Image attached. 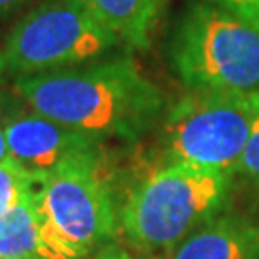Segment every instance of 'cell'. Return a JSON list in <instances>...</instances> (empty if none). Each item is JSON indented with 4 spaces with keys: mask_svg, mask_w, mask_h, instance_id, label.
I'll use <instances>...</instances> for the list:
<instances>
[{
    "mask_svg": "<svg viewBox=\"0 0 259 259\" xmlns=\"http://www.w3.org/2000/svg\"><path fill=\"white\" fill-rule=\"evenodd\" d=\"M232 175L163 163L129 188L117 204L119 232L140 253L171 251L205 221L219 215Z\"/></svg>",
    "mask_w": 259,
    "mask_h": 259,
    "instance_id": "7a4b0ae2",
    "label": "cell"
},
{
    "mask_svg": "<svg viewBox=\"0 0 259 259\" xmlns=\"http://www.w3.org/2000/svg\"><path fill=\"white\" fill-rule=\"evenodd\" d=\"M87 259H163L156 255V253H140V251H131L123 246H117L110 242L108 246L100 248L98 251H94L93 255H89Z\"/></svg>",
    "mask_w": 259,
    "mask_h": 259,
    "instance_id": "5bb4252c",
    "label": "cell"
},
{
    "mask_svg": "<svg viewBox=\"0 0 259 259\" xmlns=\"http://www.w3.org/2000/svg\"><path fill=\"white\" fill-rule=\"evenodd\" d=\"M37 186L8 211L0 213V257L48 259Z\"/></svg>",
    "mask_w": 259,
    "mask_h": 259,
    "instance_id": "30bf717a",
    "label": "cell"
},
{
    "mask_svg": "<svg viewBox=\"0 0 259 259\" xmlns=\"http://www.w3.org/2000/svg\"><path fill=\"white\" fill-rule=\"evenodd\" d=\"M207 2L221 6V8L259 25V0H207Z\"/></svg>",
    "mask_w": 259,
    "mask_h": 259,
    "instance_id": "4fadbf2b",
    "label": "cell"
},
{
    "mask_svg": "<svg viewBox=\"0 0 259 259\" xmlns=\"http://www.w3.org/2000/svg\"><path fill=\"white\" fill-rule=\"evenodd\" d=\"M16 91L33 111L102 140L140 139L165 110L161 91L131 56L21 75Z\"/></svg>",
    "mask_w": 259,
    "mask_h": 259,
    "instance_id": "6da1fadb",
    "label": "cell"
},
{
    "mask_svg": "<svg viewBox=\"0 0 259 259\" xmlns=\"http://www.w3.org/2000/svg\"><path fill=\"white\" fill-rule=\"evenodd\" d=\"M169 259H259V221L219 213L169 251Z\"/></svg>",
    "mask_w": 259,
    "mask_h": 259,
    "instance_id": "ba28073f",
    "label": "cell"
},
{
    "mask_svg": "<svg viewBox=\"0 0 259 259\" xmlns=\"http://www.w3.org/2000/svg\"><path fill=\"white\" fill-rule=\"evenodd\" d=\"M4 71H6V64H4V58H2V54H0V79H2Z\"/></svg>",
    "mask_w": 259,
    "mask_h": 259,
    "instance_id": "e0dca14e",
    "label": "cell"
},
{
    "mask_svg": "<svg viewBox=\"0 0 259 259\" xmlns=\"http://www.w3.org/2000/svg\"><path fill=\"white\" fill-rule=\"evenodd\" d=\"M0 259H40V257H31V255H23V257H0Z\"/></svg>",
    "mask_w": 259,
    "mask_h": 259,
    "instance_id": "ac0fdd59",
    "label": "cell"
},
{
    "mask_svg": "<svg viewBox=\"0 0 259 259\" xmlns=\"http://www.w3.org/2000/svg\"><path fill=\"white\" fill-rule=\"evenodd\" d=\"M10 157H12V154H10L8 140H6V131H4V125L0 123V163H4Z\"/></svg>",
    "mask_w": 259,
    "mask_h": 259,
    "instance_id": "2e32d148",
    "label": "cell"
},
{
    "mask_svg": "<svg viewBox=\"0 0 259 259\" xmlns=\"http://www.w3.org/2000/svg\"><path fill=\"white\" fill-rule=\"evenodd\" d=\"M37 198L48 259H87L119 232L117 204L102 159L75 163L42 179Z\"/></svg>",
    "mask_w": 259,
    "mask_h": 259,
    "instance_id": "277c9868",
    "label": "cell"
},
{
    "mask_svg": "<svg viewBox=\"0 0 259 259\" xmlns=\"http://www.w3.org/2000/svg\"><path fill=\"white\" fill-rule=\"evenodd\" d=\"M2 125L12 157L37 183L75 163L104 159L106 140L65 127L37 111L12 115Z\"/></svg>",
    "mask_w": 259,
    "mask_h": 259,
    "instance_id": "52a82bcc",
    "label": "cell"
},
{
    "mask_svg": "<svg viewBox=\"0 0 259 259\" xmlns=\"http://www.w3.org/2000/svg\"><path fill=\"white\" fill-rule=\"evenodd\" d=\"M236 173L248 179L251 185L259 186V115L253 121L250 139L246 142V148H244Z\"/></svg>",
    "mask_w": 259,
    "mask_h": 259,
    "instance_id": "7c38bea8",
    "label": "cell"
},
{
    "mask_svg": "<svg viewBox=\"0 0 259 259\" xmlns=\"http://www.w3.org/2000/svg\"><path fill=\"white\" fill-rule=\"evenodd\" d=\"M37 185V179L14 157L0 163V213L14 207Z\"/></svg>",
    "mask_w": 259,
    "mask_h": 259,
    "instance_id": "8fae6325",
    "label": "cell"
},
{
    "mask_svg": "<svg viewBox=\"0 0 259 259\" xmlns=\"http://www.w3.org/2000/svg\"><path fill=\"white\" fill-rule=\"evenodd\" d=\"M117 45L119 38L81 0H47L12 27L2 58L6 71L21 77L98 60Z\"/></svg>",
    "mask_w": 259,
    "mask_h": 259,
    "instance_id": "8992f818",
    "label": "cell"
},
{
    "mask_svg": "<svg viewBox=\"0 0 259 259\" xmlns=\"http://www.w3.org/2000/svg\"><path fill=\"white\" fill-rule=\"evenodd\" d=\"M31 0H0V18H4V16L12 14V12L23 8Z\"/></svg>",
    "mask_w": 259,
    "mask_h": 259,
    "instance_id": "9a60e30c",
    "label": "cell"
},
{
    "mask_svg": "<svg viewBox=\"0 0 259 259\" xmlns=\"http://www.w3.org/2000/svg\"><path fill=\"white\" fill-rule=\"evenodd\" d=\"M123 45L146 50L167 0H81Z\"/></svg>",
    "mask_w": 259,
    "mask_h": 259,
    "instance_id": "9c48e42d",
    "label": "cell"
},
{
    "mask_svg": "<svg viewBox=\"0 0 259 259\" xmlns=\"http://www.w3.org/2000/svg\"><path fill=\"white\" fill-rule=\"evenodd\" d=\"M167 56L190 93L259 94V25L207 0L181 16Z\"/></svg>",
    "mask_w": 259,
    "mask_h": 259,
    "instance_id": "3957f363",
    "label": "cell"
},
{
    "mask_svg": "<svg viewBox=\"0 0 259 259\" xmlns=\"http://www.w3.org/2000/svg\"><path fill=\"white\" fill-rule=\"evenodd\" d=\"M257 115L259 94L190 93L169 108L161 121L163 163L236 173Z\"/></svg>",
    "mask_w": 259,
    "mask_h": 259,
    "instance_id": "5b68a950",
    "label": "cell"
}]
</instances>
